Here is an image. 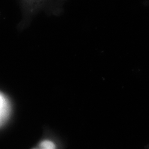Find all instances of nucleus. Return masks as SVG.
Segmentation results:
<instances>
[{"mask_svg": "<svg viewBox=\"0 0 149 149\" xmlns=\"http://www.w3.org/2000/svg\"><path fill=\"white\" fill-rule=\"evenodd\" d=\"M8 111V105L5 98L0 95V123L6 117Z\"/></svg>", "mask_w": 149, "mask_h": 149, "instance_id": "f257e3e1", "label": "nucleus"}, {"mask_svg": "<svg viewBox=\"0 0 149 149\" xmlns=\"http://www.w3.org/2000/svg\"><path fill=\"white\" fill-rule=\"evenodd\" d=\"M39 149H56V147L52 141L44 140L39 144Z\"/></svg>", "mask_w": 149, "mask_h": 149, "instance_id": "f03ea898", "label": "nucleus"}, {"mask_svg": "<svg viewBox=\"0 0 149 149\" xmlns=\"http://www.w3.org/2000/svg\"></svg>", "mask_w": 149, "mask_h": 149, "instance_id": "7ed1b4c3", "label": "nucleus"}]
</instances>
